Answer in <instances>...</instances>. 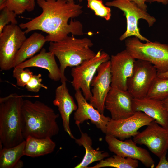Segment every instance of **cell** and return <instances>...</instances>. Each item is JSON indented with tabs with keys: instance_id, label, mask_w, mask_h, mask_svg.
I'll return each instance as SVG.
<instances>
[{
	"instance_id": "obj_1",
	"label": "cell",
	"mask_w": 168,
	"mask_h": 168,
	"mask_svg": "<svg viewBox=\"0 0 168 168\" xmlns=\"http://www.w3.org/2000/svg\"><path fill=\"white\" fill-rule=\"evenodd\" d=\"M37 3L42 9L41 14L19 25L25 30V34L41 30L48 34L46 40L50 42L60 41L70 33L73 35L84 34L82 24L72 19L82 13V6L67 0H37Z\"/></svg>"
},
{
	"instance_id": "obj_2",
	"label": "cell",
	"mask_w": 168,
	"mask_h": 168,
	"mask_svg": "<svg viewBox=\"0 0 168 168\" xmlns=\"http://www.w3.org/2000/svg\"><path fill=\"white\" fill-rule=\"evenodd\" d=\"M59 116L52 108L41 101L24 100L21 119L24 138H51L57 135L59 128L56 120Z\"/></svg>"
},
{
	"instance_id": "obj_3",
	"label": "cell",
	"mask_w": 168,
	"mask_h": 168,
	"mask_svg": "<svg viewBox=\"0 0 168 168\" xmlns=\"http://www.w3.org/2000/svg\"><path fill=\"white\" fill-rule=\"evenodd\" d=\"M24 96L11 94L0 98V143L10 147L25 140L21 127V108Z\"/></svg>"
},
{
	"instance_id": "obj_4",
	"label": "cell",
	"mask_w": 168,
	"mask_h": 168,
	"mask_svg": "<svg viewBox=\"0 0 168 168\" xmlns=\"http://www.w3.org/2000/svg\"><path fill=\"white\" fill-rule=\"evenodd\" d=\"M93 45L89 38H77L73 35H68L58 42H50L49 50L54 53L60 63L61 83L67 80L64 74L67 67L77 66L96 55L91 49Z\"/></svg>"
},
{
	"instance_id": "obj_5",
	"label": "cell",
	"mask_w": 168,
	"mask_h": 168,
	"mask_svg": "<svg viewBox=\"0 0 168 168\" xmlns=\"http://www.w3.org/2000/svg\"><path fill=\"white\" fill-rule=\"evenodd\" d=\"M126 49L135 59L148 62L157 72L168 71V45L150 41L143 43L136 37L125 40Z\"/></svg>"
},
{
	"instance_id": "obj_6",
	"label": "cell",
	"mask_w": 168,
	"mask_h": 168,
	"mask_svg": "<svg viewBox=\"0 0 168 168\" xmlns=\"http://www.w3.org/2000/svg\"><path fill=\"white\" fill-rule=\"evenodd\" d=\"M107 7H113L122 10L125 16L127 22L126 31L120 36L119 40L123 41L131 36L138 38L141 41L146 42L149 40L142 35L138 27V21L141 19L145 20L149 27L156 22V18L151 16L132 1L129 0H113L105 3Z\"/></svg>"
},
{
	"instance_id": "obj_7",
	"label": "cell",
	"mask_w": 168,
	"mask_h": 168,
	"mask_svg": "<svg viewBox=\"0 0 168 168\" xmlns=\"http://www.w3.org/2000/svg\"><path fill=\"white\" fill-rule=\"evenodd\" d=\"M110 59L109 55L101 49L98 51L94 57L72 68V85L76 91L81 90L87 100H90L92 96L91 83L98 68L102 63L110 60Z\"/></svg>"
},
{
	"instance_id": "obj_8",
	"label": "cell",
	"mask_w": 168,
	"mask_h": 168,
	"mask_svg": "<svg viewBox=\"0 0 168 168\" xmlns=\"http://www.w3.org/2000/svg\"><path fill=\"white\" fill-rule=\"evenodd\" d=\"M19 26L9 24L0 34V68L7 71L13 68L14 60L26 39L25 33Z\"/></svg>"
},
{
	"instance_id": "obj_9",
	"label": "cell",
	"mask_w": 168,
	"mask_h": 168,
	"mask_svg": "<svg viewBox=\"0 0 168 168\" xmlns=\"http://www.w3.org/2000/svg\"><path fill=\"white\" fill-rule=\"evenodd\" d=\"M157 73L156 68L150 63L136 60L133 73L128 82L127 91L133 98L147 96Z\"/></svg>"
},
{
	"instance_id": "obj_10",
	"label": "cell",
	"mask_w": 168,
	"mask_h": 168,
	"mask_svg": "<svg viewBox=\"0 0 168 168\" xmlns=\"http://www.w3.org/2000/svg\"><path fill=\"white\" fill-rule=\"evenodd\" d=\"M154 120L144 113L136 111L132 115L125 119L116 120L111 119L107 124L105 134L124 140L134 137L138 133L140 128L148 125Z\"/></svg>"
},
{
	"instance_id": "obj_11",
	"label": "cell",
	"mask_w": 168,
	"mask_h": 168,
	"mask_svg": "<svg viewBox=\"0 0 168 168\" xmlns=\"http://www.w3.org/2000/svg\"><path fill=\"white\" fill-rule=\"evenodd\" d=\"M143 131L134 137L136 144L144 145L159 158L168 148V128L160 125L155 121L152 122Z\"/></svg>"
},
{
	"instance_id": "obj_12",
	"label": "cell",
	"mask_w": 168,
	"mask_h": 168,
	"mask_svg": "<svg viewBox=\"0 0 168 168\" xmlns=\"http://www.w3.org/2000/svg\"><path fill=\"white\" fill-rule=\"evenodd\" d=\"M105 140L109 150L115 154L139 161L147 167H154L155 162L149 152L138 146L133 140L123 141L112 135L106 134Z\"/></svg>"
},
{
	"instance_id": "obj_13",
	"label": "cell",
	"mask_w": 168,
	"mask_h": 168,
	"mask_svg": "<svg viewBox=\"0 0 168 168\" xmlns=\"http://www.w3.org/2000/svg\"><path fill=\"white\" fill-rule=\"evenodd\" d=\"M136 60L126 49L111 56V86L127 91L128 81L133 73Z\"/></svg>"
},
{
	"instance_id": "obj_14",
	"label": "cell",
	"mask_w": 168,
	"mask_h": 168,
	"mask_svg": "<svg viewBox=\"0 0 168 168\" xmlns=\"http://www.w3.org/2000/svg\"><path fill=\"white\" fill-rule=\"evenodd\" d=\"M97 74L91 83L92 96L90 103L101 114H103L106 98L110 90L112 82L110 60L102 63L97 69Z\"/></svg>"
},
{
	"instance_id": "obj_15",
	"label": "cell",
	"mask_w": 168,
	"mask_h": 168,
	"mask_svg": "<svg viewBox=\"0 0 168 168\" xmlns=\"http://www.w3.org/2000/svg\"><path fill=\"white\" fill-rule=\"evenodd\" d=\"M133 98L128 91L111 86L106 98L105 108L110 113L111 119L119 120L132 115Z\"/></svg>"
},
{
	"instance_id": "obj_16",
	"label": "cell",
	"mask_w": 168,
	"mask_h": 168,
	"mask_svg": "<svg viewBox=\"0 0 168 168\" xmlns=\"http://www.w3.org/2000/svg\"><path fill=\"white\" fill-rule=\"evenodd\" d=\"M74 96L77 104V108L74 115L75 124L79 127L80 124L84 121L90 120L98 128L105 134L107 124L111 118L101 114L88 103L80 90L76 91Z\"/></svg>"
},
{
	"instance_id": "obj_17",
	"label": "cell",
	"mask_w": 168,
	"mask_h": 168,
	"mask_svg": "<svg viewBox=\"0 0 168 168\" xmlns=\"http://www.w3.org/2000/svg\"><path fill=\"white\" fill-rule=\"evenodd\" d=\"M53 104L58 108L62 119L64 131L71 138L75 139V138L70 128L69 120L70 115L73 111L77 110V106L69 92L66 82L61 83V84L56 88Z\"/></svg>"
},
{
	"instance_id": "obj_18",
	"label": "cell",
	"mask_w": 168,
	"mask_h": 168,
	"mask_svg": "<svg viewBox=\"0 0 168 168\" xmlns=\"http://www.w3.org/2000/svg\"><path fill=\"white\" fill-rule=\"evenodd\" d=\"M132 106L134 112H142L153 118L161 126L168 128V117L162 100L147 96L140 98H133Z\"/></svg>"
},
{
	"instance_id": "obj_19",
	"label": "cell",
	"mask_w": 168,
	"mask_h": 168,
	"mask_svg": "<svg viewBox=\"0 0 168 168\" xmlns=\"http://www.w3.org/2000/svg\"><path fill=\"white\" fill-rule=\"evenodd\" d=\"M16 66L23 68L32 67L42 68L48 71V77L50 79L57 82L61 79L60 70L56 61L55 55L51 51H47L44 48L41 49L39 54Z\"/></svg>"
},
{
	"instance_id": "obj_20",
	"label": "cell",
	"mask_w": 168,
	"mask_h": 168,
	"mask_svg": "<svg viewBox=\"0 0 168 168\" xmlns=\"http://www.w3.org/2000/svg\"><path fill=\"white\" fill-rule=\"evenodd\" d=\"M46 42L45 37L41 34L33 33L26 39L17 53L13 62V68L33 57L41 49Z\"/></svg>"
},
{
	"instance_id": "obj_21",
	"label": "cell",
	"mask_w": 168,
	"mask_h": 168,
	"mask_svg": "<svg viewBox=\"0 0 168 168\" xmlns=\"http://www.w3.org/2000/svg\"><path fill=\"white\" fill-rule=\"evenodd\" d=\"M81 134L80 138L75 139V142L85 149V154L82 161L75 168H87L93 162L101 160L109 156V153L103 151L96 150L92 147V140L86 133H84L78 127Z\"/></svg>"
},
{
	"instance_id": "obj_22",
	"label": "cell",
	"mask_w": 168,
	"mask_h": 168,
	"mask_svg": "<svg viewBox=\"0 0 168 168\" xmlns=\"http://www.w3.org/2000/svg\"><path fill=\"white\" fill-rule=\"evenodd\" d=\"M24 156L36 157L52 153L56 144L50 138H39L29 137L25 140Z\"/></svg>"
},
{
	"instance_id": "obj_23",
	"label": "cell",
	"mask_w": 168,
	"mask_h": 168,
	"mask_svg": "<svg viewBox=\"0 0 168 168\" xmlns=\"http://www.w3.org/2000/svg\"><path fill=\"white\" fill-rule=\"evenodd\" d=\"M25 140L13 147H3L0 151V168H15L16 165L24 156Z\"/></svg>"
},
{
	"instance_id": "obj_24",
	"label": "cell",
	"mask_w": 168,
	"mask_h": 168,
	"mask_svg": "<svg viewBox=\"0 0 168 168\" xmlns=\"http://www.w3.org/2000/svg\"><path fill=\"white\" fill-rule=\"evenodd\" d=\"M139 165V161L129 158H125L116 155L103 159L96 165L89 168L113 167L117 168H136Z\"/></svg>"
},
{
	"instance_id": "obj_25",
	"label": "cell",
	"mask_w": 168,
	"mask_h": 168,
	"mask_svg": "<svg viewBox=\"0 0 168 168\" xmlns=\"http://www.w3.org/2000/svg\"><path fill=\"white\" fill-rule=\"evenodd\" d=\"M168 96V79L157 77L154 81L147 97L163 100Z\"/></svg>"
},
{
	"instance_id": "obj_26",
	"label": "cell",
	"mask_w": 168,
	"mask_h": 168,
	"mask_svg": "<svg viewBox=\"0 0 168 168\" xmlns=\"http://www.w3.org/2000/svg\"><path fill=\"white\" fill-rule=\"evenodd\" d=\"M87 7L94 11L95 14L109 20L111 16V10L108 7L105 6L102 0H87Z\"/></svg>"
},
{
	"instance_id": "obj_27",
	"label": "cell",
	"mask_w": 168,
	"mask_h": 168,
	"mask_svg": "<svg viewBox=\"0 0 168 168\" xmlns=\"http://www.w3.org/2000/svg\"><path fill=\"white\" fill-rule=\"evenodd\" d=\"M13 76L16 81L17 86L25 87L33 75V72L28 68H23L16 66L14 68Z\"/></svg>"
},
{
	"instance_id": "obj_28",
	"label": "cell",
	"mask_w": 168,
	"mask_h": 168,
	"mask_svg": "<svg viewBox=\"0 0 168 168\" xmlns=\"http://www.w3.org/2000/svg\"><path fill=\"white\" fill-rule=\"evenodd\" d=\"M30 3V0H7L6 7L18 15L28 12Z\"/></svg>"
},
{
	"instance_id": "obj_29",
	"label": "cell",
	"mask_w": 168,
	"mask_h": 168,
	"mask_svg": "<svg viewBox=\"0 0 168 168\" xmlns=\"http://www.w3.org/2000/svg\"><path fill=\"white\" fill-rule=\"evenodd\" d=\"M16 15L13 11L6 7L0 10V34L7 25L10 24L17 25Z\"/></svg>"
},
{
	"instance_id": "obj_30",
	"label": "cell",
	"mask_w": 168,
	"mask_h": 168,
	"mask_svg": "<svg viewBox=\"0 0 168 168\" xmlns=\"http://www.w3.org/2000/svg\"><path fill=\"white\" fill-rule=\"evenodd\" d=\"M41 76L40 73L33 75L25 87L27 90L30 92L37 93L41 88L47 89V86L42 83Z\"/></svg>"
},
{
	"instance_id": "obj_31",
	"label": "cell",
	"mask_w": 168,
	"mask_h": 168,
	"mask_svg": "<svg viewBox=\"0 0 168 168\" xmlns=\"http://www.w3.org/2000/svg\"><path fill=\"white\" fill-rule=\"evenodd\" d=\"M167 152H165L159 158V161L157 165L156 166V168H168V160L166 158V155Z\"/></svg>"
},
{
	"instance_id": "obj_32",
	"label": "cell",
	"mask_w": 168,
	"mask_h": 168,
	"mask_svg": "<svg viewBox=\"0 0 168 168\" xmlns=\"http://www.w3.org/2000/svg\"><path fill=\"white\" fill-rule=\"evenodd\" d=\"M136 4L139 7L143 10L147 12V6L146 4V0H129Z\"/></svg>"
},
{
	"instance_id": "obj_33",
	"label": "cell",
	"mask_w": 168,
	"mask_h": 168,
	"mask_svg": "<svg viewBox=\"0 0 168 168\" xmlns=\"http://www.w3.org/2000/svg\"><path fill=\"white\" fill-rule=\"evenodd\" d=\"M157 77L160 78L168 79V71L164 72H157Z\"/></svg>"
},
{
	"instance_id": "obj_34",
	"label": "cell",
	"mask_w": 168,
	"mask_h": 168,
	"mask_svg": "<svg viewBox=\"0 0 168 168\" xmlns=\"http://www.w3.org/2000/svg\"><path fill=\"white\" fill-rule=\"evenodd\" d=\"M146 2H157L166 5L168 3V0H146Z\"/></svg>"
},
{
	"instance_id": "obj_35",
	"label": "cell",
	"mask_w": 168,
	"mask_h": 168,
	"mask_svg": "<svg viewBox=\"0 0 168 168\" xmlns=\"http://www.w3.org/2000/svg\"><path fill=\"white\" fill-rule=\"evenodd\" d=\"M166 107L168 117V96L162 100Z\"/></svg>"
},
{
	"instance_id": "obj_36",
	"label": "cell",
	"mask_w": 168,
	"mask_h": 168,
	"mask_svg": "<svg viewBox=\"0 0 168 168\" xmlns=\"http://www.w3.org/2000/svg\"><path fill=\"white\" fill-rule=\"evenodd\" d=\"M7 0H0V10L6 7Z\"/></svg>"
},
{
	"instance_id": "obj_37",
	"label": "cell",
	"mask_w": 168,
	"mask_h": 168,
	"mask_svg": "<svg viewBox=\"0 0 168 168\" xmlns=\"http://www.w3.org/2000/svg\"><path fill=\"white\" fill-rule=\"evenodd\" d=\"M35 6V0H30V3L28 12H30L33 10Z\"/></svg>"
},
{
	"instance_id": "obj_38",
	"label": "cell",
	"mask_w": 168,
	"mask_h": 168,
	"mask_svg": "<svg viewBox=\"0 0 168 168\" xmlns=\"http://www.w3.org/2000/svg\"><path fill=\"white\" fill-rule=\"evenodd\" d=\"M68 2H74V0H67Z\"/></svg>"
},
{
	"instance_id": "obj_39",
	"label": "cell",
	"mask_w": 168,
	"mask_h": 168,
	"mask_svg": "<svg viewBox=\"0 0 168 168\" xmlns=\"http://www.w3.org/2000/svg\"><path fill=\"white\" fill-rule=\"evenodd\" d=\"M83 0H78L79 2H81Z\"/></svg>"
},
{
	"instance_id": "obj_40",
	"label": "cell",
	"mask_w": 168,
	"mask_h": 168,
	"mask_svg": "<svg viewBox=\"0 0 168 168\" xmlns=\"http://www.w3.org/2000/svg\"><path fill=\"white\" fill-rule=\"evenodd\" d=\"M167 160H168V157L167 158Z\"/></svg>"
}]
</instances>
